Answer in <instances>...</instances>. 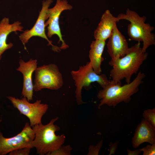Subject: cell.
Segmentation results:
<instances>
[{
    "label": "cell",
    "instance_id": "obj_4",
    "mask_svg": "<svg viewBox=\"0 0 155 155\" xmlns=\"http://www.w3.org/2000/svg\"><path fill=\"white\" fill-rule=\"evenodd\" d=\"M117 17L120 20H125L130 22L127 26L128 36L132 40L143 42V52H146L150 46L155 45V35L152 32L154 28L145 23L146 16H141L136 12L128 8L125 13L120 14Z\"/></svg>",
    "mask_w": 155,
    "mask_h": 155
},
{
    "label": "cell",
    "instance_id": "obj_2",
    "mask_svg": "<svg viewBox=\"0 0 155 155\" xmlns=\"http://www.w3.org/2000/svg\"><path fill=\"white\" fill-rule=\"evenodd\" d=\"M145 77L144 73L140 71L133 80L122 86L121 83H115L111 80L98 93L97 97L100 100L98 108L104 105L114 107L121 102L129 103L131 96L138 92Z\"/></svg>",
    "mask_w": 155,
    "mask_h": 155
},
{
    "label": "cell",
    "instance_id": "obj_3",
    "mask_svg": "<svg viewBox=\"0 0 155 155\" xmlns=\"http://www.w3.org/2000/svg\"><path fill=\"white\" fill-rule=\"evenodd\" d=\"M58 119L59 117H57L51 119L46 125H43L41 123L32 127L35 133L32 146V148H35L38 154L48 155L64 143L65 135L63 134L57 135L55 134V132L60 129L59 127L54 124Z\"/></svg>",
    "mask_w": 155,
    "mask_h": 155
},
{
    "label": "cell",
    "instance_id": "obj_10",
    "mask_svg": "<svg viewBox=\"0 0 155 155\" xmlns=\"http://www.w3.org/2000/svg\"><path fill=\"white\" fill-rule=\"evenodd\" d=\"M72 8V5L68 3L66 0H57L55 5L48 10V18L45 23L46 27H47V36L51 38L53 35H57L59 38L58 43L61 42V49H65L69 46L63 38L59 24V16L63 11L70 10Z\"/></svg>",
    "mask_w": 155,
    "mask_h": 155
},
{
    "label": "cell",
    "instance_id": "obj_17",
    "mask_svg": "<svg viewBox=\"0 0 155 155\" xmlns=\"http://www.w3.org/2000/svg\"><path fill=\"white\" fill-rule=\"evenodd\" d=\"M144 119L155 128V108L148 109L144 110L143 113Z\"/></svg>",
    "mask_w": 155,
    "mask_h": 155
},
{
    "label": "cell",
    "instance_id": "obj_7",
    "mask_svg": "<svg viewBox=\"0 0 155 155\" xmlns=\"http://www.w3.org/2000/svg\"><path fill=\"white\" fill-rule=\"evenodd\" d=\"M7 98L21 114L28 118L32 127L42 123V117L48 109V104L41 103V100H37L35 102L31 103L24 97L21 99L11 96H8Z\"/></svg>",
    "mask_w": 155,
    "mask_h": 155
},
{
    "label": "cell",
    "instance_id": "obj_13",
    "mask_svg": "<svg viewBox=\"0 0 155 155\" xmlns=\"http://www.w3.org/2000/svg\"><path fill=\"white\" fill-rule=\"evenodd\" d=\"M119 20L117 17L114 16L109 10H105L94 32L95 39L106 41L110 36L117 22Z\"/></svg>",
    "mask_w": 155,
    "mask_h": 155
},
{
    "label": "cell",
    "instance_id": "obj_9",
    "mask_svg": "<svg viewBox=\"0 0 155 155\" xmlns=\"http://www.w3.org/2000/svg\"><path fill=\"white\" fill-rule=\"evenodd\" d=\"M53 2V0H46L42 1L41 9L34 26L30 29L24 31L19 36V39L25 47V44L28 42L31 38L37 36L46 39L48 42V45L52 46L53 51L59 52L61 51L60 47L52 44V41L49 39L45 33V21L48 18V10Z\"/></svg>",
    "mask_w": 155,
    "mask_h": 155
},
{
    "label": "cell",
    "instance_id": "obj_12",
    "mask_svg": "<svg viewBox=\"0 0 155 155\" xmlns=\"http://www.w3.org/2000/svg\"><path fill=\"white\" fill-rule=\"evenodd\" d=\"M108 39L107 51L111 59L123 57L127 53L129 49L128 42L117 25Z\"/></svg>",
    "mask_w": 155,
    "mask_h": 155
},
{
    "label": "cell",
    "instance_id": "obj_20",
    "mask_svg": "<svg viewBox=\"0 0 155 155\" xmlns=\"http://www.w3.org/2000/svg\"><path fill=\"white\" fill-rule=\"evenodd\" d=\"M29 147H25L20 148L13 150L10 152L9 155H28L31 149Z\"/></svg>",
    "mask_w": 155,
    "mask_h": 155
},
{
    "label": "cell",
    "instance_id": "obj_21",
    "mask_svg": "<svg viewBox=\"0 0 155 155\" xmlns=\"http://www.w3.org/2000/svg\"><path fill=\"white\" fill-rule=\"evenodd\" d=\"M143 152V155H154L155 154V143L148 144L141 149Z\"/></svg>",
    "mask_w": 155,
    "mask_h": 155
},
{
    "label": "cell",
    "instance_id": "obj_5",
    "mask_svg": "<svg viewBox=\"0 0 155 155\" xmlns=\"http://www.w3.org/2000/svg\"><path fill=\"white\" fill-rule=\"evenodd\" d=\"M71 74L75 83V97L77 103L79 105L84 103L82 96L83 87H89L91 83L96 82L103 88L110 81L105 75L96 73L89 62L85 65L80 66L78 70L71 71Z\"/></svg>",
    "mask_w": 155,
    "mask_h": 155
},
{
    "label": "cell",
    "instance_id": "obj_23",
    "mask_svg": "<svg viewBox=\"0 0 155 155\" xmlns=\"http://www.w3.org/2000/svg\"><path fill=\"white\" fill-rule=\"evenodd\" d=\"M142 152L141 149H138L132 151L129 149H127V155H138Z\"/></svg>",
    "mask_w": 155,
    "mask_h": 155
},
{
    "label": "cell",
    "instance_id": "obj_18",
    "mask_svg": "<svg viewBox=\"0 0 155 155\" xmlns=\"http://www.w3.org/2000/svg\"><path fill=\"white\" fill-rule=\"evenodd\" d=\"M72 150V148L69 145H62L57 149L51 152L48 155H70Z\"/></svg>",
    "mask_w": 155,
    "mask_h": 155
},
{
    "label": "cell",
    "instance_id": "obj_6",
    "mask_svg": "<svg viewBox=\"0 0 155 155\" xmlns=\"http://www.w3.org/2000/svg\"><path fill=\"white\" fill-rule=\"evenodd\" d=\"M34 90L38 92L43 89L57 90L63 85L62 75L54 64L37 67L35 71Z\"/></svg>",
    "mask_w": 155,
    "mask_h": 155
},
{
    "label": "cell",
    "instance_id": "obj_1",
    "mask_svg": "<svg viewBox=\"0 0 155 155\" xmlns=\"http://www.w3.org/2000/svg\"><path fill=\"white\" fill-rule=\"evenodd\" d=\"M129 47L126 54L123 57L111 59L109 64L112 67L110 71L112 81L121 83L125 79L127 83L131 82L132 75L138 71L140 66L148 57L147 52L142 51L140 42Z\"/></svg>",
    "mask_w": 155,
    "mask_h": 155
},
{
    "label": "cell",
    "instance_id": "obj_8",
    "mask_svg": "<svg viewBox=\"0 0 155 155\" xmlns=\"http://www.w3.org/2000/svg\"><path fill=\"white\" fill-rule=\"evenodd\" d=\"M35 137L32 128L26 122L21 131L13 137H4L0 131V155H5L11 151L21 148H32V144Z\"/></svg>",
    "mask_w": 155,
    "mask_h": 155
},
{
    "label": "cell",
    "instance_id": "obj_14",
    "mask_svg": "<svg viewBox=\"0 0 155 155\" xmlns=\"http://www.w3.org/2000/svg\"><path fill=\"white\" fill-rule=\"evenodd\" d=\"M144 142L155 143V128L143 119L136 129L132 143L133 147L136 148Z\"/></svg>",
    "mask_w": 155,
    "mask_h": 155
},
{
    "label": "cell",
    "instance_id": "obj_15",
    "mask_svg": "<svg viewBox=\"0 0 155 155\" xmlns=\"http://www.w3.org/2000/svg\"><path fill=\"white\" fill-rule=\"evenodd\" d=\"M21 23L16 21L10 24L8 18L5 17L0 22V60L2 55L6 50L11 48L13 46L11 42L7 43V39L8 35L11 32L23 31V27Z\"/></svg>",
    "mask_w": 155,
    "mask_h": 155
},
{
    "label": "cell",
    "instance_id": "obj_11",
    "mask_svg": "<svg viewBox=\"0 0 155 155\" xmlns=\"http://www.w3.org/2000/svg\"><path fill=\"white\" fill-rule=\"evenodd\" d=\"M37 64L36 59H30L27 62L20 59L19 66L16 69L17 71L22 73L23 77L22 95L29 101L32 100L34 89L32 77L33 73L37 67Z\"/></svg>",
    "mask_w": 155,
    "mask_h": 155
},
{
    "label": "cell",
    "instance_id": "obj_16",
    "mask_svg": "<svg viewBox=\"0 0 155 155\" xmlns=\"http://www.w3.org/2000/svg\"><path fill=\"white\" fill-rule=\"evenodd\" d=\"M105 41L100 40L93 41L90 45L89 52L90 63L94 71L97 74L102 72L101 65L104 59L102 57Z\"/></svg>",
    "mask_w": 155,
    "mask_h": 155
},
{
    "label": "cell",
    "instance_id": "obj_19",
    "mask_svg": "<svg viewBox=\"0 0 155 155\" xmlns=\"http://www.w3.org/2000/svg\"><path fill=\"white\" fill-rule=\"evenodd\" d=\"M103 144L102 140L99 141L95 145H90L89 147L88 155H98Z\"/></svg>",
    "mask_w": 155,
    "mask_h": 155
},
{
    "label": "cell",
    "instance_id": "obj_22",
    "mask_svg": "<svg viewBox=\"0 0 155 155\" xmlns=\"http://www.w3.org/2000/svg\"><path fill=\"white\" fill-rule=\"evenodd\" d=\"M118 143V142H117L114 143H110L109 145V155H111L115 154L117 149Z\"/></svg>",
    "mask_w": 155,
    "mask_h": 155
}]
</instances>
